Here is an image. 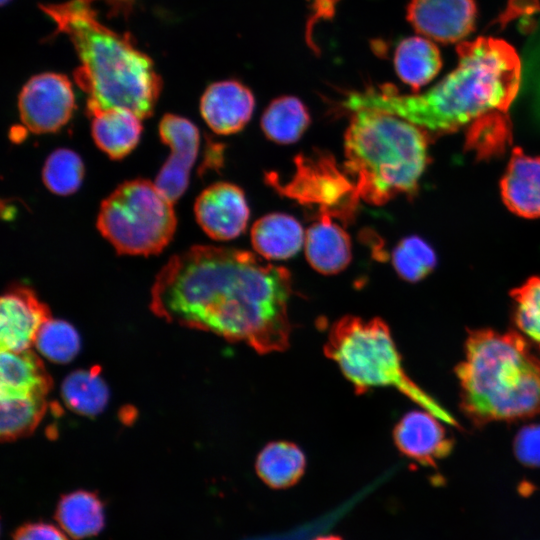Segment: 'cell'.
I'll use <instances>...</instances> for the list:
<instances>
[{"label": "cell", "instance_id": "2e32d148", "mask_svg": "<svg viewBox=\"0 0 540 540\" xmlns=\"http://www.w3.org/2000/svg\"><path fill=\"white\" fill-rule=\"evenodd\" d=\"M505 205L516 215L540 217V157L513 151L501 180Z\"/></svg>", "mask_w": 540, "mask_h": 540}, {"label": "cell", "instance_id": "f1b7e54d", "mask_svg": "<svg viewBox=\"0 0 540 540\" xmlns=\"http://www.w3.org/2000/svg\"><path fill=\"white\" fill-rule=\"evenodd\" d=\"M35 345L47 359L66 363L77 355L80 338L75 328L68 322L49 318L40 328Z\"/></svg>", "mask_w": 540, "mask_h": 540}, {"label": "cell", "instance_id": "484cf974", "mask_svg": "<svg viewBox=\"0 0 540 540\" xmlns=\"http://www.w3.org/2000/svg\"><path fill=\"white\" fill-rule=\"evenodd\" d=\"M62 397L73 411L96 415L107 403L108 389L96 370H78L64 380Z\"/></svg>", "mask_w": 540, "mask_h": 540}, {"label": "cell", "instance_id": "4dcf8cb0", "mask_svg": "<svg viewBox=\"0 0 540 540\" xmlns=\"http://www.w3.org/2000/svg\"><path fill=\"white\" fill-rule=\"evenodd\" d=\"M513 450L521 464L540 467V424L522 427L514 438Z\"/></svg>", "mask_w": 540, "mask_h": 540}, {"label": "cell", "instance_id": "8fae6325", "mask_svg": "<svg viewBox=\"0 0 540 540\" xmlns=\"http://www.w3.org/2000/svg\"><path fill=\"white\" fill-rule=\"evenodd\" d=\"M194 212L202 230L220 241L241 235L250 216L242 189L227 182H218L203 190L196 199Z\"/></svg>", "mask_w": 540, "mask_h": 540}, {"label": "cell", "instance_id": "44dd1931", "mask_svg": "<svg viewBox=\"0 0 540 540\" xmlns=\"http://www.w3.org/2000/svg\"><path fill=\"white\" fill-rule=\"evenodd\" d=\"M393 62L398 77L413 91L428 84L442 67L437 46L428 38L420 36L400 41L395 48Z\"/></svg>", "mask_w": 540, "mask_h": 540}, {"label": "cell", "instance_id": "4316f807", "mask_svg": "<svg viewBox=\"0 0 540 540\" xmlns=\"http://www.w3.org/2000/svg\"><path fill=\"white\" fill-rule=\"evenodd\" d=\"M83 176L84 165L80 156L64 148L53 151L42 170V179L48 190L62 196L76 192Z\"/></svg>", "mask_w": 540, "mask_h": 540}, {"label": "cell", "instance_id": "52a82bcc", "mask_svg": "<svg viewBox=\"0 0 540 540\" xmlns=\"http://www.w3.org/2000/svg\"><path fill=\"white\" fill-rule=\"evenodd\" d=\"M173 204L155 183L126 181L102 201L97 228L119 254L155 255L173 238Z\"/></svg>", "mask_w": 540, "mask_h": 540}, {"label": "cell", "instance_id": "8992f818", "mask_svg": "<svg viewBox=\"0 0 540 540\" xmlns=\"http://www.w3.org/2000/svg\"><path fill=\"white\" fill-rule=\"evenodd\" d=\"M324 352L336 362L356 392L394 387L446 424L462 429L455 417L405 372L389 327L378 318L344 316L330 328Z\"/></svg>", "mask_w": 540, "mask_h": 540}, {"label": "cell", "instance_id": "836d02e7", "mask_svg": "<svg viewBox=\"0 0 540 540\" xmlns=\"http://www.w3.org/2000/svg\"><path fill=\"white\" fill-rule=\"evenodd\" d=\"M314 540H342V538L336 535H326L317 537Z\"/></svg>", "mask_w": 540, "mask_h": 540}, {"label": "cell", "instance_id": "7402d4cb", "mask_svg": "<svg viewBox=\"0 0 540 540\" xmlns=\"http://www.w3.org/2000/svg\"><path fill=\"white\" fill-rule=\"evenodd\" d=\"M55 519L74 539L92 537L104 527L103 503L93 492L76 490L59 499Z\"/></svg>", "mask_w": 540, "mask_h": 540}, {"label": "cell", "instance_id": "ffe728a7", "mask_svg": "<svg viewBox=\"0 0 540 540\" xmlns=\"http://www.w3.org/2000/svg\"><path fill=\"white\" fill-rule=\"evenodd\" d=\"M305 233L292 216L271 213L259 218L251 229V242L255 251L269 260H285L301 249Z\"/></svg>", "mask_w": 540, "mask_h": 540}, {"label": "cell", "instance_id": "f546056e", "mask_svg": "<svg viewBox=\"0 0 540 540\" xmlns=\"http://www.w3.org/2000/svg\"><path fill=\"white\" fill-rule=\"evenodd\" d=\"M514 324L540 349V277L529 278L511 291Z\"/></svg>", "mask_w": 540, "mask_h": 540}, {"label": "cell", "instance_id": "603a6c76", "mask_svg": "<svg viewBox=\"0 0 540 540\" xmlns=\"http://www.w3.org/2000/svg\"><path fill=\"white\" fill-rule=\"evenodd\" d=\"M306 459L302 450L292 442L268 443L258 454L256 472L261 480L274 489L288 488L304 474Z\"/></svg>", "mask_w": 540, "mask_h": 540}, {"label": "cell", "instance_id": "ba28073f", "mask_svg": "<svg viewBox=\"0 0 540 540\" xmlns=\"http://www.w3.org/2000/svg\"><path fill=\"white\" fill-rule=\"evenodd\" d=\"M295 167L288 182L280 183L271 173L267 175L268 183L282 195L318 208L320 216L352 221L360 196L353 180L345 170L337 167L330 154L320 151L313 155H298Z\"/></svg>", "mask_w": 540, "mask_h": 540}, {"label": "cell", "instance_id": "9a60e30c", "mask_svg": "<svg viewBox=\"0 0 540 540\" xmlns=\"http://www.w3.org/2000/svg\"><path fill=\"white\" fill-rule=\"evenodd\" d=\"M254 106L253 93L236 80L212 83L200 100L204 121L219 135H230L242 130L251 119Z\"/></svg>", "mask_w": 540, "mask_h": 540}, {"label": "cell", "instance_id": "d4e9b609", "mask_svg": "<svg viewBox=\"0 0 540 540\" xmlns=\"http://www.w3.org/2000/svg\"><path fill=\"white\" fill-rule=\"evenodd\" d=\"M47 396L0 397L2 441L24 437L38 426L47 409Z\"/></svg>", "mask_w": 540, "mask_h": 540}, {"label": "cell", "instance_id": "7a4b0ae2", "mask_svg": "<svg viewBox=\"0 0 540 540\" xmlns=\"http://www.w3.org/2000/svg\"><path fill=\"white\" fill-rule=\"evenodd\" d=\"M458 63L423 93L402 94L392 84L350 91L348 112L375 109L401 117L430 135L457 131L498 113L507 114L521 84V63L506 41L478 37L457 45Z\"/></svg>", "mask_w": 540, "mask_h": 540}, {"label": "cell", "instance_id": "9c48e42d", "mask_svg": "<svg viewBox=\"0 0 540 540\" xmlns=\"http://www.w3.org/2000/svg\"><path fill=\"white\" fill-rule=\"evenodd\" d=\"M75 96L70 80L63 74L46 72L30 78L18 97L24 126L34 133L61 129L71 118Z\"/></svg>", "mask_w": 540, "mask_h": 540}, {"label": "cell", "instance_id": "30bf717a", "mask_svg": "<svg viewBox=\"0 0 540 540\" xmlns=\"http://www.w3.org/2000/svg\"><path fill=\"white\" fill-rule=\"evenodd\" d=\"M159 135L171 153L154 183L175 203L187 189L190 171L199 151L200 134L197 127L188 119L166 114L160 121Z\"/></svg>", "mask_w": 540, "mask_h": 540}, {"label": "cell", "instance_id": "cb8c5ba5", "mask_svg": "<svg viewBox=\"0 0 540 540\" xmlns=\"http://www.w3.org/2000/svg\"><path fill=\"white\" fill-rule=\"evenodd\" d=\"M310 124V115L298 98L282 96L274 99L261 117V128L265 136L277 144H292L298 141Z\"/></svg>", "mask_w": 540, "mask_h": 540}, {"label": "cell", "instance_id": "5b68a950", "mask_svg": "<svg viewBox=\"0 0 540 540\" xmlns=\"http://www.w3.org/2000/svg\"><path fill=\"white\" fill-rule=\"evenodd\" d=\"M344 136V170L361 200L383 205L416 192L428 162L429 134L392 114L359 109Z\"/></svg>", "mask_w": 540, "mask_h": 540}, {"label": "cell", "instance_id": "1f68e13d", "mask_svg": "<svg viewBox=\"0 0 540 540\" xmlns=\"http://www.w3.org/2000/svg\"><path fill=\"white\" fill-rule=\"evenodd\" d=\"M12 540H68V538L52 524L28 522L17 528Z\"/></svg>", "mask_w": 540, "mask_h": 540}, {"label": "cell", "instance_id": "d590c367", "mask_svg": "<svg viewBox=\"0 0 540 540\" xmlns=\"http://www.w3.org/2000/svg\"><path fill=\"white\" fill-rule=\"evenodd\" d=\"M119 1H130V0H119Z\"/></svg>", "mask_w": 540, "mask_h": 540}, {"label": "cell", "instance_id": "e0dca14e", "mask_svg": "<svg viewBox=\"0 0 540 540\" xmlns=\"http://www.w3.org/2000/svg\"><path fill=\"white\" fill-rule=\"evenodd\" d=\"M304 248L312 268L325 275L343 271L352 259L349 235L329 216H319V220L306 230Z\"/></svg>", "mask_w": 540, "mask_h": 540}, {"label": "cell", "instance_id": "d6a6232c", "mask_svg": "<svg viewBox=\"0 0 540 540\" xmlns=\"http://www.w3.org/2000/svg\"><path fill=\"white\" fill-rule=\"evenodd\" d=\"M336 0H312V8L315 16L325 17L331 16L334 12Z\"/></svg>", "mask_w": 540, "mask_h": 540}, {"label": "cell", "instance_id": "7c38bea8", "mask_svg": "<svg viewBox=\"0 0 540 540\" xmlns=\"http://www.w3.org/2000/svg\"><path fill=\"white\" fill-rule=\"evenodd\" d=\"M474 0H410L407 19L428 39L455 43L466 38L475 27Z\"/></svg>", "mask_w": 540, "mask_h": 540}, {"label": "cell", "instance_id": "ac0fdd59", "mask_svg": "<svg viewBox=\"0 0 540 540\" xmlns=\"http://www.w3.org/2000/svg\"><path fill=\"white\" fill-rule=\"evenodd\" d=\"M0 363L1 397L48 395L52 386L51 378L31 349L1 350Z\"/></svg>", "mask_w": 540, "mask_h": 540}, {"label": "cell", "instance_id": "6da1fadb", "mask_svg": "<svg viewBox=\"0 0 540 540\" xmlns=\"http://www.w3.org/2000/svg\"><path fill=\"white\" fill-rule=\"evenodd\" d=\"M292 293L285 267L244 250L197 245L163 266L150 305L168 322L243 342L265 354L289 345Z\"/></svg>", "mask_w": 540, "mask_h": 540}, {"label": "cell", "instance_id": "4fadbf2b", "mask_svg": "<svg viewBox=\"0 0 540 540\" xmlns=\"http://www.w3.org/2000/svg\"><path fill=\"white\" fill-rule=\"evenodd\" d=\"M50 318L48 307L28 287L14 286L1 297V350L23 351L35 344L42 325Z\"/></svg>", "mask_w": 540, "mask_h": 540}, {"label": "cell", "instance_id": "d6986e66", "mask_svg": "<svg viewBox=\"0 0 540 540\" xmlns=\"http://www.w3.org/2000/svg\"><path fill=\"white\" fill-rule=\"evenodd\" d=\"M95 144L110 158L122 159L138 144L141 118L130 110L110 108L89 115Z\"/></svg>", "mask_w": 540, "mask_h": 540}, {"label": "cell", "instance_id": "3957f363", "mask_svg": "<svg viewBox=\"0 0 540 540\" xmlns=\"http://www.w3.org/2000/svg\"><path fill=\"white\" fill-rule=\"evenodd\" d=\"M95 0H69L40 5L71 41L80 61L74 71L77 85L87 95L86 112L110 108L132 111L142 120L151 116L162 81L152 59L139 50L128 34H120L99 20Z\"/></svg>", "mask_w": 540, "mask_h": 540}, {"label": "cell", "instance_id": "e575fe53", "mask_svg": "<svg viewBox=\"0 0 540 540\" xmlns=\"http://www.w3.org/2000/svg\"><path fill=\"white\" fill-rule=\"evenodd\" d=\"M10 0H1L2 4L8 3Z\"/></svg>", "mask_w": 540, "mask_h": 540}, {"label": "cell", "instance_id": "277c9868", "mask_svg": "<svg viewBox=\"0 0 540 540\" xmlns=\"http://www.w3.org/2000/svg\"><path fill=\"white\" fill-rule=\"evenodd\" d=\"M464 350L455 372L461 409L474 425L540 414V359L521 335L469 330Z\"/></svg>", "mask_w": 540, "mask_h": 540}, {"label": "cell", "instance_id": "83f0119b", "mask_svg": "<svg viewBox=\"0 0 540 540\" xmlns=\"http://www.w3.org/2000/svg\"><path fill=\"white\" fill-rule=\"evenodd\" d=\"M392 264L403 280L417 282L433 270L436 255L432 247L422 238L409 236L395 246Z\"/></svg>", "mask_w": 540, "mask_h": 540}, {"label": "cell", "instance_id": "5bb4252c", "mask_svg": "<svg viewBox=\"0 0 540 540\" xmlns=\"http://www.w3.org/2000/svg\"><path fill=\"white\" fill-rule=\"evenodd\" d=\"M437 419L428 411L406 413L393 429L398 450L417 463L430 467L449 456L454 440Z\"/></svg>", "mask_w": 540, "mask_h": 540}]
</instances>
